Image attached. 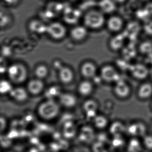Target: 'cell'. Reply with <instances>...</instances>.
Here are the masks:
<instances>
[{"label":"cell","mask_w":152,"mask_h":152,"mask_svg":"<svg viewBox=\"0 0 152 152\" xmlns=\"http://www.w3.org/2000/svg\"><path fill=\"white\" fill-rule=\"evenodd\" d=\"M106 15L98 8L89 9L83 16V25L89 31H98L105 27Z\"/></svg>","instance_id":"cell-1"},{"label":"cell","mask_w":152,"mask_h":152,"mask_svg":"<svg viewBox=\"0 0 152 152\" xmlns=\"http://www.w3.org/2000/svg\"><path fill=\"white\" fill-rule=\"evenodd\" d=\"M60 105L55 99H46L38 105L37 113L43 120H51L56 118L60 111Z\"/></svg>","instance_id":"cell-2"},{"label":"cell","mask_w":152,"mask_h":152,"mask_svg":"<svg viewBox=\"0 0 152 152\" xmlns=\"http://www.w3.org/2000/svg\"><path fill=\"white\" fill-rule=\"evenodd\" d=\"M7 73L9 80L15 84H21L26 81L28 77V71L26 66L19 63L9 66Z\"/></svg>","instance_id":"cell-3"},{"label":"cell","mask_w":152,"mask_h":152,"mask_svg":"<svg viewBox=\"0 0 152 152\" xmlns=\"http://www.w3.org/2000/svg\"><path fill=\"white\" fill-rule=\"evenodd\" d=\"M105 27L113 35L120 34L125 27V21L121 16L114 13L106 18Z\"/></svg>","instance_id":"cell-4"},{"label":"cell","mask_w":152,"mask_h":152,"mask_svg":"<svg viewBox=\"0 0 152 152\" xmlns=\"http://www.w3.org/2000/svg\"><path fill=\"white\" fill-rule=\"evenodd\" d=\"M100 75L102 80L108 83H116L119 80V75L117 69L113 65L109 64L104 65L101 68Z\"/></svg>","instance_id":"cell-5"},{"label":"cell","mask_w":152,"mask_h":152,"mask_svg":"<svg viewBox=\"0 0 152 152\" xmlns=\"http://www.w3.org/2000/svg\"><path fill=\"white\" fill-rule=\"evenodd\" d=\"M47 34L51 38L56 40L62 39L65 36L66 29L62 24L58 22H53L47 26Z\"/></svg>","instance_id":"cell-6"},{"label":"cell","mask_w":152,"mask_h":152,"mask_svg":"<svg viewBox=\"0 0 152 152\" xmlns=\"http://www.w3.org/2000/svg\"><path fill=\"white\" fill-rule=\"evenodd\" d=\"M98 71V68L94 62L87 60L83 62L80 67L81 75L86 79L93 78L96 77Z\"/></svg>","instance_id":"cell-7"},{"label":"cell","mask_w":152,"mask_h":152,"mask_svg":"<svg viewBox=\"0 0 152 152\" xmlns=\"http://www.w3.org/2000/svg\"><path fill=\"white\" fill-rule=\"evenodd\" d=\"M89 31L84 25H77L71 30L70 35L74 41L81 42L85 41L88 38Z\"/></svg>","instance_id":"cell-8"},{"label":"cell","mask_w":152,"mask_h":152,"mask_svg":"<svg viewBox=\"0 0 152 152\" xmlns=\"http://www.w3.org/2000/svg\"><path fill=\"white\" fill-rule=\"evenodd\" d=\"M26 89L30 94L38 95L44 91V80L35 77L28 81Z\"/></svg>","instance_id":"cell-9"},{"label":"cell","mask_w":152,"mask_h":152,"mask_svg":"<svg viewBox=\"0 0 152 152\" xmlns=\"http://www.w3.org/2000/svg\"><path fill=\"white\" fill-rule=\"evenodd\" d=\"M131 74L134 78L138 80H143L150 75V69L145 65L137 64L131 67Z\"/></svg>","instance_id":"cell-10"},{"label":"cell","mask_w":152,"mask_h":152,"mask_svg":"<svg viewBox=\"0 0 152 152\" xmlns=\"http://www.w3.org/2000/svg\"><path fill=\"white\" fill-rule=\"evenodd\" d=\"M109 40L108 47L113 52H119L124 47L125 38L120 33L113 34Z\"/></svg>","instance_id":"cell-11"},{"label":"cell","mask_w":152,"mask_h":152,"mask_svg":"<svg viewBox=\"0 0 152 152\" xmlns=\"http://www.w3.org/2000/svg\"><path fill=\"white\" fill-rule=\"evenodd\" d=\"M60 106L67 108H74L77 104V99L73 94L68 92H62L59 97Z\"/></svg>","instance_id":"cell-12"},{"label":"cell","mask_w":152,"mask_h":152,"mask_svg":"<svg viewBox=\"0 0 152 152\" xmlns=\"http://www.w3.org/2000/svg\"><path fill=\"white\" fill-rule=\"evenodd\" d=\"M114 92L116 96L120 98H126L131 93L130 86L123 80H119L116 82L114 87Z\"/></svg>","instance_id":"cell-13"},{"label":"cell","mask_w":152,"mask_h":152,"mask_svg":"<svg viewBox=\"0 0 152 152\" xmlns=\"http://www.w3.org/2000/svg\"><path fill=\"white\" fill-rule=\"evenodd\" d=\"M29 94L26 88L21 86L13 87L9 95L16 102H21L26 101Z\"/></svg>","instance_id":"cell-14"},{"label":"cell","mask_w":152,"mask_h":152,"mask_svg":"<svg viewBox=\"0 0 152 152\" xmlns=\"http://www.w3.org/2000/svg\"><path fill=\"white\" fill-rule=\"evenodd\" d=\"M58 71L59 80L62 84H70L73 80L74 73L70 68L63 66Z\"/></svg>","instance_id":"cell-15"},{"label":"cell","mask_w":152,"mask_h":152,"mask_svg":"<svg viewBox=\"0 0 152 152\" xmlns=\"http://www.w3.org/2000/svg\"><path fill=\"white\" fill-rule=\"evenodd\" d=\"M117 4L114 0H101L98 8L105 15L114 14L117 9Z\"/></svg>","instance_id":"cell-16"},{"label":"cell","mask_w":152,"mask_h":152,"mask_svg":"<svg viewBox=\"0 0 152 152\" xmlns=\"http://www.w3.org/2000/svg\"><path fill=\"white\" fill-rule=\"evenodd\" d=\"M128 131L130 135L133 136H144L145 135L146 128L141 123H134L128 128Z\"/></svg>","instance_id":"cell-17"},{"label":"cell","mask_w":152,"mask_h":152,"mask_svg":"<svg viewBox=\"0 0 152 152\" xmlns=\"http://www.w3.org/2000/svg\"><path fill=\"white\" fill-rule=\"evenodd\" d=\"M77 89L79 93L82 96H89L93 91V85L88 80H83L79 84Z\"/></svg>","instance_id":"cell-18"},{"label":"cell","mask_w":152,"mask_h":152,"mask_svg":"<svg viewBox=\"0 0 152 152\" xmlns=\"http://www.w3.org/2000/svg\"><path fill=\"white\" fill-rule=\"evenodd\" d=\"M152 95V85L151 83H144L140 86L138 91V95L140 99H148Z\"/></svg>","instance_id":"cell-19"},{"label":"cell","mask_w":152,"mask_h":152,"mask_svg":"<svg viewBox=\"0 0 152 152\" xmlns=\"http://www.w3.org/2000/svg\"><path fill=\"white\" fill-rule=\"evenodd\" d=\"M126 128L121 122L116 121L112 123L110 127V132L114 136H121L125 131Z\"/></svg>","instance_id":"cell-20"},{"label":"cell","mask_w":152,"mask_h":152,"mask_svg":"<svg viewBox=\"0 0 152 152\" xmlns=\"http://www.w3.org/2000/svg\"><path fill=\"white\" fill-rule=\"evenodd\" d=\"M49 69L46 65L41 64L38 65L34 70L35 77L44 80L48 75Z\"/></svg>","instance_id":"cell-21"},{"label":"cell","mask_w":152,"mask_h":152,"mask_svg":"<svg viewBox=\"0 0 152 152\" xmlns=\"http://www.w3.org/2000/svg\"><path fill=\"white\" fill-rule=\"evenodd\" d=\"M98 108L97 102L93 99H88L85 101L83 104V110L86 114L97 113Z\"/></svg>","instance_id":"cell-22"},{"label":"cell","mask_w":152,"mask_h":152,"mask_svg":"<svg viewBox=\"0 0 152 152\" xmlns=\"http://www.w3.org/2000/svg\"><path fill=\"white\" fill-rule=\"evenodd\" d=\"M12 83L10 80H0V94H8L13 88Z\"/></svg>","instance_id":"cell-23"},{"label":"cell","mask_w":152,"mask_h":152,"mask_svg":"<svg viewBox=\"0 0 152 152\" xmlns=\"http://www.w3.org/2000/svg\"><path fill=\"white\" fill-rule=\"evenodd\" d=\"M62 93L60 88L57 86H50L46 90V99H55V98L59 97Z\"/></svg>","instance_id":"cell-24"},{"label":"cell","mask_w":152,"mask_h":152,"mask_svg":"<svg viewBox=\"0 0 152 152\" xmlns=\"http://www.w3.org/2000/svg\"><path fill=\"white\" fill-rule=\"evenodd\" d=\"M139 51L142 54L149 55L152 53V43L151 42H142L140 45Z\"/></svg>","instance_id":"cell-25"},{"label":"cell","mask_w":152,"mask_h":152,"mask_svg":"<svg viewBox=\"0 0 152 152\" xmlns=\"http://www.w3.org/2000/svg\"><path fill=\"white\" fill-rule=\"evenodd\" d=\"M93 121L95 126L99 129H104L108 124V120L102 115H97Z\"/></svg>","instance_id":"cell-26"},{"label":"cell","mask_w":152,"mask_h":152,"mask_svg":"<svg viewBox=\"0 0 152 152\" xmlns=\"http://www.w3.org/2000/svg\"><path fill=\"white\" fill-rule=\"evenodd\" d=\"M141 144L138 140L134 138L131 140L128 145V149L130 151H138L141 149Z\"/></svg>","instance_id":"cell-27"},{"label":"cell","mask_w":152,"mask_h":152,"mask_svg":"<svg viewBox=\"0 0 152 152\" xmlns=\"http://www.w3.org/2000/svg\"><path fill=\"white\" fill-rule=\"evenodd\" d=\"M143 143L147 149L152 150V135H145L144 136Z\"/></svg>","instance_id":"cell-28"},{"label":"cell","mask_w":152,"mask_h":152,"mask_svg":"<svg viewBox=\"0 0 152 152\" xmlns=\"http://www.w3.org/2000/svg\"><path fill=\"white\" fill-rule=\"evenodd\" d=\"M9 67L7 61L4 58L0 57V74L7 73Z\"/></svg>","instance_id":"cell-29"},{"label":"cell","mask_w":152,"mask_h":152,"mask_svg":"<svg viewBox=\"0 0 152 152\" xmlns=\"http://www.w3.org/2000/svg\"><path fill=\"white\" fill-rule=\"evenodd\" d=\"M7 126V121L5 117L0 116V134L5 130Z\"/></svg>","instance_id":"cell-30"},{"label":"cell","mask_w":152,"mask_h":152,"mask_svg":"<svg viewBox=\"0 0 152 152\" xmlns=\"http://www.w3.org/2000/svg\"><path fill=\"white\" fill-rule=\"evenodd\" d=\"M114 137L112 143L114 147H120L123 145V141L121 138V136H114Z\"/></svg>","instance_id":"cell-31"},{"label":"cell","mask_w":152,"mask_h":152,"mask_svg":"<svg viewBox=\"0 0 152 152\" xmlns=\"http://www.w3.org/2000/svg\"><path fill=\"white\" fill-rule=\"evenodd\" d=\"M18 0H4L7 4H14L17 2Z\"/></svg>","instance_id":"cell-32"},{"label":"cell","mask_w":152,"mask_h":152,"mask_svg":"<svg viewBox=\"0 0 152 152\" xmlns=\"http://www.w3.org/2000/svg\"><path fill=\"white\" fill-rule=\"evenodd\" d=\"M114 1L117 4H122L124 3L126 0H114Z\"/></svg>","instance_id":"cell-33"},{"label":"cell","mask_w":152,"mask_h":152,"mask_svg":"<svg viewBox=\"0 0 152 152\" xmlns=\"http://www.w3.org/2000/svg\"><path fill=\"white\" fill-rule=\"evenodd\" d=\"M150 75H151L152 77V66L151 67V68L150 69Z\"/></svg>","instance_id":"cell-34"},{"label":"cell","mask_w":152,"mask_h":152,"mask_svg":"<svg viewBox=\"0 0 152 152\" xmlns=\"http://www.w3.org/2000/svg\"><path fill=\"white\" fill-rule=\"evenodd\" d=\"M142 1H146V0H142Z\"/></svg>","instance_id":"cell-35"},{"label":"cell","mask_w":152,"mask_h":152,"mask_svg":"<svg viewBox=\"0 0 152 152\" xmlns=\"http://www.w3.org/2000/svg\"></svg>","instance_id":"cell-36"}]
</instances>
